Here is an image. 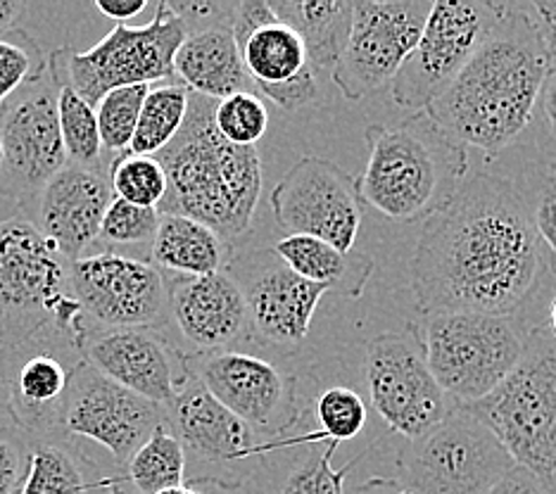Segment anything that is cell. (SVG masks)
<instances>
[{"mask_svg": "<svg viewBox=\"0 0 556 494\" xmlns=\"http://www.w3.org/2000/svg\"><path fill=\"white\" fill-rule=\"evenodd\" d=\"M359 179L336 162L305 155L271 190V210L288 236H309L343 252L355 248L364 219Z\"/></svg>", "mask_w": 556, "mask_h": 494, "instance_id": "obj_15", "label": "cell"}, {"mask_svg": "<svg viewBox=\"0 0 556 494\" xmlns=\"http://www.w3.org/2000/svg\"><path fill=\"white\" fill-rule=\"evenodd\" d=\"M188 103H191V91L179 81L150 88L143 100L141 114H138L129 152L155 157L157 152L167 148L176 134L181 131L188 114Z\"/></svg>", "mask_w": 556, "mask_h": 494, "instance_id": "obj_29", "label": "cell"}, {"mask_svg": "<svg viewBox=\"0 0 556 494\" xmlns=\"http://www.w3.org/2000/svg\"><path fill=\"white\" fill-rule=\"evenodd\" d=\"M290 269L307 281L357 300L374 276V259L362 252H343L309 236H286L271 248Z\"/></svg>", "mask_w": 556, "mask_h": 494, "instance_id": "obj_26", "label": "cell"}, {"mask_svg": "<svg viewBox=\"0 0 556 494\" xmlns=\"http://www.w3.org/2000/svg\"><path fill=\"white\" fill-rule=\"evenodd\" d=\"M431 10L433 0H352V29L331 72L340 96L357 103L393 81Z\"/></svg>", "mask_w": 556, "mask_h": 494, "instance_id": "obj_13", "label": "cell"}, {"mask_svg": "<svg viewBox=\"0 0 556 494\" xmlns=\"http://www.w3.org/2000/svg\"><path fill=\"white\" fill-rule=\"evenodd\" d=\"M162 426H167V414L157 404L112 383L84 359L74 366L60 430L98 442L126 468Z\"/></svg>", "mask_w": 556, "mask_h": 494, "instance_id": "obj_17", "label": "cell"}, {"mask_svg": "<svg viewBox=\"0 0 556 494\" xmlns=\"http://www.w3.org/2000/svg\"><path fill=\"white\" fill-rule=\"evenodd\" d=\"M0 193L22 205L36 202L46 183L67 164L58 124L55 84L48 72L0 114Z\"/></svg>", "mask_w": 556, "mask_h": 494, "instance_id": "obj_19", "label": "cell"}, {"mask_svg": "<svg viewBox=\"0 0 556 494\" xmlns=\"http://www.w3.org/2000/svg\"><path fill=\"white\" fill-rule=\"evenodd\" d=\"M212 124L226 143L257 148L269 129V110L257 93H236L214 103Z\"/></svg>", "mask_w": 556, "mask_h": 494, "instance_id": "obj_35", "label": "cell"}, {"mask_svg": "<svg viewBox=\"0 0 556 494\" xmlns=\"http://www.w3.org/2000/svg\"><path fill=\"white\" fill-rule=\"evenodd\" d=\"M217 100L191 93L186 122L174 141L157 152L167 174L160 214H179L212 228L224 243L243 238L262 195L257 148L226 143L212 124Z\"/></svg>", "mask_w": 556, "mask_h": 494, "instance_id": "obj_3", "label": "cell"}, {"mask_svg": "<svg viewBox=\"0 0 556 494\" xmlns=\"http://www.w3.org/2000/svg\"><path fill=\"white\" fill-rule=\"evenodd\" d=\"M364 373L376 414L412 442L431 433L454 407L431 373L416 324L376 335L366 345Z\"/></svg>", "mask_w": 556, "mask_h": 494, "instance_id": "obj_12", "label": "cell"}, {"mask_svg": "<svg viewBox=\"0 0 556 494\" xmlns=\"http://www.w3.org/2000/svg\"><path fill=\"white\" fill-rule=\"evenodd\" d=\"M549 67L528 5L509 3L497 31L424 112L464 148L497 155L533 119Z\"/></svg>", "mask_w": 556, "mask_h": 494, "instance_id": "obj_2", "label": "cell"}, {"mask_svg": "<svg viewBox=\"0 0 556 494\" xmlns=\"http://www.w3.org/2000/svg\"><path fill=\"white\" fill-rule=\"evenodd\" d=\"M509 3L492 0H438L419 43L390 81L393 100L421 112L457 76L480 46L497 31Z\"/></svg>", "mask_w": 556, "mask_h": 494, "instance_id": "obj_11", "label": "cell"}, {"mask_svg": "<svg viewBox=\"0 0 556 494\" xmlns=\"http://www.w3.org/2000/svg\"><path fill=\"white\" fill-rule=\"evenodd\" d=\"M112 494H122V490H119V487H117V490H115V492H112Z\"/></svg>", "mask_w": 556, "mask_h": 494, "instance_id": "obj_50", "label": "cell"}, {"mask_svg": "<svg viewBox=\"0 0 556 494\" xmlns=\"http://www.w3.org/2000/svg\"><path fill=\"white\" fill-rule=\"evenodd\" d=\"M29 456L22 452L20 442L0 435V494H20L27 478Z\"/></svg>", "mask_w": 556, "mask_h": 494, "instance_id": "obj_42", "label": "cell"}, {"mask_svg": "<svg viewBox=\"0 0 556 494\" xmlns=\"http://www.w3.org/2000/svg\"><path fill=\"white\" fill-rule=\"evenodd\" d=\"M521 195L542 248L556 262V169H538L530 193L521 190Z\"/></svg>", "mask_w": 556, "mask_h": 494, "instance_id": "obj_40", "label": "cell"}, {"mask_svg": "<svg viewBox=\"0 0 556 494\" xmlns=\"http://www.w3.org/2000/svg\"><path fill=\"white\" fill-rule=\"evenodd\" d=\"M514 466L485 423L452 407L445 421L404 452L400 483L407 494H488Z\"/></svg>", "mask_w": 556, "mask_h": 494, "instance_id": "obj_9", "label": "cell"}, {"mask_svg": "<svg viewBox=\"0 0 556 494\" xmlns=\"http://www.w3.org/2000/svg\"><path fill=\"white\" fill-rule=\"evenodd\" d=\"M526 5L540 31L542 43H545L549 62L556 65V0H533V3Z\"/></svg>", "mask_w": 556, "mask_h": 494, "instance_id": "obj_43", "label": "cell"}, {"mask_svg": "<svg viewBox=\"0 0 556 494\" xmlns=\"http://www.w3.org/2000/svg\"><path fill=\"white\" fill-rule=\"evenodd\" d=\"M108 176L115 198L138 207L157 210L167 195V174H164L157 157L134 155L126 150L112 160Z\"/></svg>", "mask_w": 556, "mask_h": 494, "instance_id": "obj_33", "label": "cell"}, {"mask_svg": "<svg viewBox=\"0 0 556 494\" xmlns=\"http://www.w3.org/2000/svg\"><path fill=\"white\" fill-rule=\"evenodd\" d=\"M115 200L110 176L100 167H79L67 162L36 198L39 231L70 262L88 255L98 243L110 202Z\"/></svg>", "mask_w": 556, "mask_h": 494, "instance_id": "obj_23", "label": "cell"}, {"mask_svg": "<svg viewBox=\"0 0 556 494\" xmlns=\"http://www.w3.org/2000/svg\"><path fill=\"white\" fill-rule=\"evenodd\" d=\"M462 409L495 433L516 466L556 494V342L540 326H528L526 354L514 373Z\"/></svg>", "mask_w": 556, "mask_h": 494, "instance_id": "obj_6", "label": "cell"}, {"mask_svg": "<svg viewBox=\"0 0 556 494\" xmlns=\"http://www.w3.org/2000/svg\"><path fill=\"white\" fill-rule=\"evenodd\" d=\"M336 442H326V447L309 459H302L281 478L276 494H345V476L350 466L333 468Z\"/></svg>", "mask_w": 556, "mask_h": 494, "instance_id": "obj_39", "label": "cell"}, {"mask_svg": "<svg viewBox=\"0 0 556 494\" xmlns=\"http://www.w3.org/2000/svg\"><path fill=\"white\" fill-rule=\"evenodd\" d=\"M533 326H540L542 331H545L556 342V288L552 290L547 304L542 307V316L538 319V324H533Z\"/></svg>", "mask_w": 556, "mask_h": 494, "instance_id": "obj_48", "label": "cell"}, {"mask_svg": "<svg viewBox=\"0 0 556 494\" xmlns=\"http://www.w3.org/2000/svg\"><path fill=\"white\" fill-rule=\"evenodd\" d=\"M364 138L369 160L359 176V195L390 219H431L464 186L469 152L424 110L397 126H366Z\"/></svg>", "mask_w": 556, "mask_h": 494, "instance_id": "obj_4", "label": "cell"}, {"mask_svg": "<svg viewBox=\"0 0 556 494\" xmlns=\"http://www.w3.org/2000/svg\"><path fill=\"white\" fill-rule=\"evenodd\" d=\"M224 271L245 297L252 338L286 350L305 342L324 286L298 276L271 248L243 252Z\"/></svg>", "mask_w": 556, "mask_h": 494, "instance_id": "obj_18", "label": "cell"}, {"mask_svg": "<svg viewBox=\"0 0 556 494\" xmlns=\"http://www.w3.org/2000/svg\"><path fill=\"white\" fill-rule=\"evenodd\" d=\"M91 483L86 480L77 456L60 445H39L29 454L27 478L20 494H88Z\"/></svg>", "mask_w": 556, "mask_h": 494, "instance_id": "obj_32", "label": "cell"}, {"mask_svg": "<svg viewBox=\"0 0 556 494\" xmlns=\"http://www.w3.org/2000/svg\"><path fill=\"white\" fill-rule=\"evenodd\" d=\"M48 72V58H43L36 38L27 31L12 29L0 34V110L22 88L41 81Z\"/></svg>", "mask_w": 556, "mask_h": 494, "instance_id": "obj_34", "label": "cell"}, {"mask_svg": "<svg viewBox=\"0 0 556 494\" xmlns=\"http://www.w3.org/2000/svg\"><path fill=\"white\" fill-rule=\"evenodd\" d=\"M186 41L181 20L167 0L143 27L117 24L103 41L79 50L60 48L48 58V72L65 79L93 107L105 93L124 86H150L174 79V55Z\"/></svg>", "mask_w": 556, "mask_h": 494, "instance_id": "obj_8", "label": "cell"}, {"mask_svg": "<svg viewBox=\"0 0 556 494\" xmlns=\"http://www.w3.org/2000/svg\"><path fill=\"white\" fill-rule=\"evenodd\" d=\"M148 91L150 86H124L98 100L96 119L100 143L105 150L117 152V155L129 150Z\"/></svg>", "mask_w": 556, "mask_h": 494, "instance_id": "obj_36", "label": "cell"}, {"mask_svg": "<svg viewBox=\"0 0 556 494\" xmlns=\"http://www.w3.org/2000/svg\"><path fill=\"white\" fill-rule=\"evenodd\" d=\"M174 79L191 93L210 100L255 93L229 27L186 36L174 55Z\"/></svg>", "mask_w": 556, "mask_h": 494, "instance_id": "obj_25", "label": "cell"}, {"mask_svg": "<svg viewBox=\"0 0 556 494\" xmlns=\"http://www.w3.org/2000/svg\"><path fill=\"white\" fill-rule=\"evenodd\" d=\"M526 338L518 316L483 312L431 314L424 328L428 366L454 407L492 395L521 364Z\"/></svg>", "mask_w": 556, "mask_h": 494, "instance_id": "obj_7", "label": "cell"}, {"mask_svg": "<svg viewBox=\"0 0 556 494\" xmlns=\"http://www.w3.org/2000/svg\"><path fill=\"white\" fill-rule=\"evenodd\" d=\"M88 328H155L169 319V283L150 259L96 252L70 266Z\"/></svg>", "mask_w": 556, "mask_h": 494, "instance_id": "obj_14", "label": "cell"}, {"mask_svg": "<svg viewBox=\"0 0 556 494\" xmlns=\"http://www.w3.org/2000/svg\"><path fill=\"white\" fill-rule=\"evenodd\" d=\"M50 79L55 84L58 124L67 162L79 164V167H100L103 143H100L96 107L86 103L65 79H60L55 74H50Z\"/></svg>", "mask_w": 556, "mask_h": 494, "instance_id": "obj_31", "label": "cell"}, {"mask_svg": "<svg viewBox=\"0 0 556 494\" xmlns=\"http://www.w3.org/2000/svg\"><path fill=\"white\" fill-rule=\"evenodd\" d=\"M400 494H407V492H400Z\"/></svg>", "mask_w": 556, "mask_h": 494, "instance_id": "obj_51", "label": "cell"}, {"mask_svg": "<svg viewBox=\"0 0 556 494\" xmlns=\"http://www.w3.org/2000/svg\"><path fill=\"white\" fill-rule=\"evenodd\" d=\"M538 105L542 110V117L547 122L549 134L556 136V65L549 67L545 81H542Z\"/></svg>", "mask_w": 556, "mask_h": 494, "instance_id": "obj_46", "label": "cell"}, {"mask_svg": "<svg viewBox=\"0 0 556 494\" xmlns=\"http://www.w3.org/2000/svg\"><path fill=\"white\" fill-rule=\"evenodd\" d=\"M549 266L521 190L485 172L464 181L450 205L424 221L409 283L428 316H518L545 286Z\"/></svg>", "mask_w": 556, "mask_h": 494, "instance_id": "obj_1", "label": "cell"}, {"mask_svg": "<svg viewBox=\"0 0 556 494\" xmlns=\"http://www.w3.org/2000/svg\"><path fill=\"white\" fill-rule=\"evenodd\" d=\"M167 283L169 319L198 354L226 352L252 338L245 297L226 271L174 276Z\"/></svg>", "mask_w": 556, "mask_h": 494, "instance_id": "obj_24", "label": "cell"}, {"mask_svg": "<svg viewBox=\"0 0 556 494\" xmlns=\"http://www.w3.org/2000/svg\"><path fill=\"white\" fill-rule=\"evenodd\" d=\"M27 3L22 0H0V34L17 29V20L24 15Z\"/></svg>", "mask_w": 556, "mask_h": 494, "instance_id": "obj_47", "label": "cell"}, {"mask_svg": "<svg viewBox=\"0 0 556 494\" xmlns=\"http://www.w3.org/2000/svg\"><path fill=\"white\" fill-rule=\"evenodd\" d=\"M96 10L100 15L110 20H117V24H124L126 20H134L148 10V0H96Z\"/></svg>", "mask_w": 556, "mask_h": 494, "instance_id": "obj_45", "label": "cell"}, {"mask_svg": "<svg viewBox=\"0 0 556 494\" xmlns=\"http://www.w3.org/2000/svg\"><path fill=\"white\" fill-rule=\"evenodd\" d=\"M164 414L186 452V464L198 466V473L191 476L193 483H210L226 492L255 487L260 454L267 447L257 445L252 428L210 395L193 369Z\"/></svg>", "mask_w": 556, "mask_h": 494, "instance_id": "obj_10", "label": "cell"}, {"mask_svg": "<svg viewBox=\"0 0 556 494\" xmlns=\"http://www.w3.org/2000/svg\"><path fill=\"white\" fill-rule=\"evenodd\" d=\"M191 369L210 395L248 423L255 435L278 438L295 426L300 416L295 378L276 364L226 350L191 357Z\"/></svg>", "mask_w": 556, "mask_h": 494, "instance_id": "obj_20", "label": "cell"}, {"mask_svg": "<svg viewBox=\"0 0 556 494\" xmlns=\"http://www.w3.org/2000/svg\"><path fill=\"white\" fill-rule=\"evenodd\" d=\"M162 214L153 207H138L131 202L115 198L105 212L103 226H100L98 243L108 245V252H119L126 248H146L150 257Z\"/></svg>", "mask_w": 556, "mask_h": 494, "instance_id": "obj_37", "label": "cell"}, {"mask_svg": "<svg viewBox=\"0 0 556 494\" xmlns=\"http://www.w3.org/2000/svg\"><path fill=\"white\" fill-rule=\"evenodd\" d=\"M186 452L169 426H162L126 464L134 494H157L186 483Z\"/></svg>", "mask_w": 556, "mask_h": 494, "instance_id": "obj_30", "label": "cell"}, {"mask_svg": "<svg viewBox=\"0 0 556 494\" xmlns=\"http://www.w3.org/2000/svg\"><path fill=\"white\" fill-rule=\"evenodd\" d=\"M488 494H547V490L521 466H514Z\"/></svg>", "mask_w": 556, "mask_h": 494, "instance_id": "obj_44", "label": "cell"}, {"mask_svg": "<svg viewBox=\"0 0 556 494\" xmlns=\"http://www.w3.org/2000/svg\"><path fill=\"white\" fill-rule=\"evenodd\" d=\"M0 160H3V145H0Z\"/></svg>", "mask_w": 556, "mask_h": 494, "instance_id": "obj_49", "label": "cell"}, {"mask_svg": "<svg viewBox=\"0 0 556 494\" xmlns=\"http://www.w3.org/2000/svg\"><path fill=\"white\" fill-rule=\"evenodd\" d=\"M231 31L260 98L283 112H298L319 98L317 72L309 65L305 43L288 24L278 22L269 0H240Z\"/></svg>", "mask_w": 556, "mask_h": 494, "instance_id": "obj_16", "label": "cell"}, {"mask_svg": "<svg viewBox=\"0 0 556 494\" xmlns=\"http://www.w3.org/2000/svg\"><path fill=\"white\" fill-rule=\"evenodd\" d=\"M224 240L205 224L179 214H162L150 264L174 276H210L222 271Z\"/></svg>", "mask_w": 556, "mask_h": 494, "instance_id": "obj_28", "label": "cell"}, {"mask_svg": "<svg viewBox=\"0 0 556 494\" xmlns=\"http://www.w3.org/2000/svg\"><path fill=\"white\" fill-rule=\"evenodd\" d=\"M169 10L181 20L186 36L233 27L238 3L231 0H176Z\"/></svg>", "mask_w": 556, "mask_h": 494, "instance_id": "obj_41", "label": "cell"}, {"mask_svg": "<svg viewBox=\"0 0 556 494\" xmlns=\"http://www.w3.org/2000/svg\"><path fill=\"white\" fill-rule=\"evenodd\" d=\"M278 22L305 43L314 72H333L352 29V0H269Z\"/></svg>", "mask_w": 556, "mask_h": 494, "instance_id": "obj_27", "label": "cell"}, {"mask_svg": "<svg viewBox=\"0 0 556 494\" xmlns=\"http://www.w3.org/2000/svg\"><path fill=\"white\" fill-rule=\"evenodd\" d=\"M8 350V411L27 433L46 435L60 430L72 371L81 362L67 364V357H81L79 347L65 335L50 333Z\"/></svg>", "mask_w": 556, "mask_h": 494, "instance_id": "obj_22", "label": "cell"}, {"mask_svg": "<svg viewBox=\"0 0 556 494\" xmlns=\"http://www.w3.org/2000/svg\"><path fill=\"white\" fill-rule=\"evenodd\" d=\"M81 359L162 409L191 376V357L155 328H86Z\"/></svg>", "mask_w": 556, "mask_h": 494, "instance_id": "obj_21", "label": "cell"}, {"mask_svg": "<svg viewBox=\"0 0 556 494\" xmlns=\"http://www.w3.org/2000/svg\"><path fill=\"white\" fill-rule=\"evenodd\" d=\"M317 418L321 423V438L338 445L362 433L366 426V404L352 388L333 385L319 395Z\"/></svg>", "mask_w": 556, "mask_h": 494, "instance_id": "obj_38", "label": "cell"}, {"mask_svg": "<svg viewBox=\"0 0 556 494\" xmlns=\"http://www.w3.org/2000/svg\"><path fill=\"white\" fill-rule=\"evenodd\" d=\"M70 266L31 219L0 221V345L58 333L81 352L88 326L72 295Z\"/></svg>", "mask_w": 556, "mask_h": 494, "instance_id": "obj_5", "label": "cell"}]
</instances>
